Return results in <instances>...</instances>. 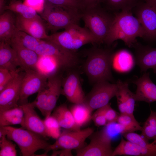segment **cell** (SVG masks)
Returning <instances> with one entry per match:
<instances>
[{"label": "cell", "instance_id": "1", "mask_svg": "<svg viewBox=\"0 0 156 156\" xmlns=\"http://www.w3.org/2000/svg\"><path fill=\"white\" fill-rule=\"evenodd\" d=\"M131 10H122L115 14L105 43L109 45L114 41L120 39L129 47H131L137 42V37L143 38V29Z\"/></svg>", "mask_w": 156, "mask_h": 156}, {"label": "cell", "instance_id": "2", "mask_svg": "<svg viewBox=\"0 0 156 156\" xmlns=\"http://www.w3.org/2000/svg\"><path fill=\"white\" fill-rule=\"evenodd\" d=\"M10 126H0V137L6 136L18 146L23 156H36L35 152L43 149L48 151L50 145L41 135L27 129Z\"/></svg>", "mask_w": 156, "mask_h": 156}, {"label": "cell", "instance_id": "3", "mask_svg": "<svg viewBox=\"0 0 156 156\" xmlns=\"http://www.w3.org/2000/svg\"><path fill=\"white\" fill-rule=\"evenodd\" d=\"M114 53L109 49H95L89 53L84 66L89 80L94 83L113 80L112 59Z\"/></svg>", "mask_w": 156, "mask_h": 156}, {"label": "cell", "instance_id": "4", "mask_svg": "<svg viewBox=\"0 0 156 156\" xmlns=\"http://www.w3.org/2000/svg\"><path fill=\"white\" fill-rule=\"evenodd\" d=\"M114 15L112 16L98 6L85 9L81 17L86 28L90 32L96 43L104 42L109 32Z\"/></svg>", "mask_w": 156, "mask_h": 156}, {"label": "cell", "instance_id": "5", "mask_svg": "<svg viewBox=\"0 0 156 156\" xmlns=\"http://www.w3.org/2000/svg\"><path fill=\"white\" fill-rule=\"evenodd\" d=\"M53 42L68 50L74 52L89 43H96L89 31L78 24L71 25L62 32L49 36L46 40Z\"/></svg>", "mask_w": 156, "mask_h": 156}, {"label": "cell", "instance_id": "6", "mask_svg": "<svg viewBox=\"0 0 156 156\" xmlns=\"http://www.w3.org/2000/svg\"><path fill=\"white\" fill-rule=\"evenodd\" d=\"M41 13L48 28L53 31L65 29L73 25L78 24L81 18V12L79 10L65 9L46 2Z\"/></svg>", "mask_w": 156, "mask_h": 156}, {"label": "cell", "instance_id": "7", "mask_svg": "<svg viewBox=\"0 0 156 156\" xmlns=\"http://www.w3.org/2000/svg\"><path fill=\"white\" fill-rule=\"evenodd\" d=\"M35 51L40 56H47L54 58L61 68H72L75 66L78 62V57L74 52L49 41L42 40Z\"/></svg>", "mask_w": 156, "mask_h": 156}, {"label": "cell", "instance_id": "8", "mask_svg": "<svg viewBox=\"0 0 156 156\" xmlns=\"http://www.w3.org/2000/svg\"><path fill=\"white\" fill-rule=\"evenodd\" d=\"M117 90L116 83L102 81L94 83L90 92L85 96L83 103L92 111L101 108L109 103L115 96Z\"/></svg>", "mask_w": 156, "mask_h": 156}, {"label": "cell", "instance_id": "9", "mask_svg": "<svg viewBox=\"0 0 156 156\" xmlns=\"http://www.w3.org/2000/svg\"><path fill=\"white\" fill-rule=\"evenodd\" d=\"M93 132L94 130L92 128L77 130L64 129L56 141L50 145L48 151L58 149H79L85 146L86 139Z\"/></svg>", "mask_w": 156, "mask_h": 156}, {"label": "cell", "instance_id": "10", "mask_svg": "<svg viewBox=\"0 0 156 156\" xmlns=\"http://www.w3.org/2000/svg\"><path fill=\"white\" fill-rule=\"evenodd\" d=\"M22 80L18 105L28 103L30 96L38 93L47 86L48 77L36 70L27 69Z\"/></svg>", "mask_w": 156, "mask_h": 156}, {"label": "cell", "instance_id": "11", "mask_svg": "<svg viewBox=\"0 0 156 156\" xmlns=\"http://www.w3.org/2000/svg\"><path fill=\"white\" fill-rule=\"evenodd\" d=\"M135 14L143 29V38L156 40V8L146 2H140L135 7Z\"/></svg>", "mask_w": 156, "mask_h": 156}, {"label": "cell", "instance_id": "12", "mask_svg": "<svg viewBox=\"0 0 156 156\" xmlns=\"http://www.w3.org/2000/svg\"><path fill=\"white\" fill-rule=\"evenodd\" d=\"M90 141L87 146L77 150V156H112V140L101 130L91 135Z\"/></svg>", "mask_w": 156, "mask_h": 156}, {"label": "cell", "instance_id": "13", "mask_svg": "<svg viewBox=\"0 0 156 156\" xmlns=\"http://www.w3.org/2000/svg\"><path fill=\"white\" fill-rule=\"evenodd\" d=\"M18 73L8 85L0 92V111L19 106L21 84L25 72Z\"/></svg>", "mask_w": 156, "mask_h": 156}, {"label": "cell", "instance_id": "14", "mask_svg": "<svg viewBox=\"0 0 156 156\" xmlns=\"http://www.w3.org/2000/svg\"><path fill=\"white\" fill-rule=\"evenodd\" d=\"M62 94L73 104L84 102L85 96L81 86L79 75L77 73L70 72L62 81Z\"/></svg>", "mask_w": 156, "mask_h": 156}, {"label": "cell", "instance_id": "15", "mask_svg": "<svg viewBox=\"0 0 156 156\" xmlns=\"http://www.w3.org/2000/svg\"><path fill=\"white\" fill-rule=\"evenodd\" d=\"M16 29L39 39L46 40L49 37L40 17L27 18L17 15L15 18Z\"/></svg>", "mask_w": 156, "mask_h": 156}, {"label": "cell", "instance_id": "16", "mask_svg": "<svg viewBox=\"0 0 156 156\" xmlns=\"http://www.w3.org/2000/svg\"><path fill=\"white\" fill-rule=\"evenodd\" d=\"M149 75V72H145L133 82L137 86L134 93L136 101L149 103L156 101V85L152 81Z\"/></svg>", "mask_w": 156, "mask_h": 156}, {"label": "cell", "instance_id": "17", "mask_svg": "<svg viewBox=\"0 0 156 156\" xmlns=\"http://www.w3.org/2000/svg\"><path fill=\"white\" fill-rule=\"evenodd\" d=\"M116 94L120 114L133 115L135 101L134 93L129 89L127 83L118 80Z\"/></svg>", "mask_w": 156, "mask_h": 156}, {"label": "cell", "instance_id": "18", "mask_svg": "<svg viewBox=\"0 0 156 156\" xmlns=\"http://www.w3.org/2000/svg\"><path fill=\"white\" fill-rule=\"evenodd\" d=\"M24 114L25 128L37 133L45 138L48 137L44 120L36 112L32 102L19 105Z\"/></svg>", "mask_w": 156, "mask_h": 156}, {"label": "cell", "instance_id": "19", "mask_svg": "<svg viewBox=\"0 0 156 156\" xmlns=\"http://www.w3.org/2000/svg\"><path fill=\"white\" fill-rule=\"evenodd\" d=\"M135 50V61L141 71L152 69L156 72V48L144 46L136 42L133 46Z\"/></svg>", "mask_w": 156, "mask_h": 156}, {"label": "cell", "instance_id": "20", "mask_svg": "<svg viewBox=\"0 0 156 156\" xmlns=\"http://www.w3.org/2000/svg\"><path fill=\"white\" fill-rule=\"evenodd\" d=\"M62 80L56 74L48 78L47 86L48 92L44 114L45 118L50 116L55 109L60 95L62 94Z\"/></svg>", "mask_w": 156, "mask_h": 156}, {"label": "cell", "instance_id": "21", "mask_svg": "<svg viewBox=\"0 0 156 156\" xmlns=\"http://www.w3.org/2000/svg\"><path fill=\"white\" fill-rule=\"evenodd\" d=\"M20 68L21 65L16 53L10 43L0 41V68L14 71Z\"/></svg>", "mask_w": 156, "mask_h": 156}, {"label": "cell", "instance_id": "22", "mask_svg": "<svg viewBox=\"0 0 156 156\" xmlns=\"http://www.w3.org/2000/svg\"><path fill=\"white\" fill-rule=\"evenodd\" d=\"M10 44L16 53L22 69L37 70L40 55L35 51L18 45Z\"/></svg>", "mask_w": 156, "mask_h": 156}, {"label": "cell", "instance_id": "23", "mask_svg": "<svg viewBox=\"0 0 156 156\" xmlns=\"http://www.w3.org/2000/svg\"><path fill=\"white\" fill-rule=\"evenodd\" d=\"M135 64V60L131 53L129 51L124 49L114 53L112 67L116 71L125 73L131 70Z\"/></svg>", "mask_w": 156, "mask_h": 156}, {"label": "cell", "instance_id": "24", "mask_svg": "<svg viewBox=\"0 0 156 156\" xmlns=\"http://www.w3.org/2000/svg\"><path fill=\"white\" fill-rule=\"evenodd\" d=\"M53 111L51 115L56 119L61 127L70 130L81 129L76 125L71 112L66 104L60 105Z\"/></svg>", "mask_w": 156, "mask_h": 156}, {"label": "cell", "instance_id": "25", "mask_svg": "<svg viewBox=\"0 0 156 156\" xmlns=\"http://www.w3.org/2000/svg\"><path fill=\"white\" fill-rule=\"evenodd\" d=\"M17 125H20L25 128L24 112L19 105L0 111V126Z\"/></svg>", "mask_w": 156, "mask_h": 156}, {"label": "cell", "instance_id": "26", "mask_svg": "<svg viewBox=\"0 0 156 156\" xmlns=\"http://www.w3.org/2000/svg\"><path fill=\"white\" fill-rule=\"evenodd\" d=\"M6 11L0 16V40L9 42L11 36L16 29V17L12 12Z\"/></svg>", "mask_w": 156, "mask_h": 156}, {"label": "cell", "instance_id": "27", "mask_svg": "<svg viewBox=\"0 0 156 156\" xmlns=\"http://www.w3.org/2000/svg\"><path fill=\"white\" fill-rule=\"evenodd\" d=\"M42 40L16 29L11 36L9 42L35 51Z\"/></svg>", "mask_w": 156, "mask_h": 156}, {"label": "cell", "instance_id": "28", "mask_svg": "<svg viewBox=\"0 0 156 156\" xmlns=\"http://www.w3.org/2000/svg\"><path fill=\"white\" fill-rule=\"evenodd\" d=\"M69 109L76 125L80 128L87 125L92 120L93 111L83 103L73 104Z\"/></svg>", "mask_w": 156, "mask_h": 156}, {"label": "cell", "instance_id": "29", "mask_svg": "<svg viewBox=\"0 0 156 156\" xmlns=\"http://www.w3.org/2000/svg\"><path fill=\"white\" fill-rule=\"evenodd\" d=\"M7 10L16 13L25 18L40 17L34 9L18 0H12L5 5L4 10Z\"/></svg>", "mask_w": 156, "mask_h": 156}, {"label": "cell", "instance_id": "30", "mask_svg": "<svg viewBox=\"0 0 156 156\" xmlns=\"http://www.w3.org/2000/svg\"><path fill=\"white\" fill-rule=\"evenodd\" d=\"M142 127V135L148 141L156 140V111L151 110Z\"/></svg>", "mask_w": 156, "mask_h": 156}, {"label": "cell", "instance_id": "31", "mask_svg": "<svg viewBox=\"0 0 156 156\" xmlns=\"http://www.w3.org/2000/svg\"><path fill=\"white\" fill-rule=\"evenodd\" d=\"M109 9L112 10H131L140 2L139 0H104Z\"/></svg>", "mask_w": 156, "mask_h": 156}, {"label": "cell", "instance_id": "32", "mask_svg": "<svg viewBox=\"0 0 156 156\" xmlns=\"http://www.w3.org/2000/svg\"><path fill=\"white\" fill-rule=\"evenodd\" d=\"M43 120L48 137L57 139L61 132V127L56 119L51 115Z\"/></svg>", "mask_w": 156, "mask_h": 156}, {"label": "cell", "instance_id": "33", "mask_svg": "<svg viewBox=\"0 0 156 156\" xmlns=\"http://www.w3.org/2000/svg\"><path fill=\"white\" fill-rule=\"evenodd\" d=\"M117 122L127 128L130 132L142 131V127L136 120L134 115L120 114Z\"/></svg>", "mask_w": 156, "mask_h": 156}, {"label": "cell", "instance_id": "34", "mask_svg": "<svg viewBox=\"0 0 156 156\" xmlns=\"http://www.w3.org/2000/svg\"><path fill=\"white\" fill-rule=\"evenodd\" d=\"M101 130L112 140L113 137L116 135L130 132L127 128L117 122L108 123Z\"/></svg>", "mask_w": 156, "mask_h": 156}, {"label": "cell", "instance_id": "35", "mask_svg": "<svg viewBox=\"0 0 156 156\" xmlns=\"http://www.w3.org/2000/svg\"><path fill=\"white\" fill-rule=\"evenodd\" d=\"M6 137L3 135L0 137V156H16L15 145Z\"/></svg>", "mask_w": 156, "mask_h": 156}, {"label": "cell", "instance_id": "36", "mask_svg": "<svg viewBox=\"0 0 156 156\" xmlns=\"http://www.w3.org/2000/svg\"><path fill=\"white\" fill-rule=\"evenodd\" d=\"M46 2L57 7L70 10L83 9L79 1L77 0H45Z\"/></svg>", "mask_w": 156, "mask_h": 156}, {"label": "cell", "instance_id": "37", "mask_svg": "<svg viewBox=\"0 0 156 156\" xmlns=\"http://www.w3.org/2000/svg\"><path fill=\"white\" fill-rule=\"evenodd\" d=\"M22 70H23L21 68L14 71L0 68V92L8 85L17 74Z\"/></svg>", "mask_w": 156, "mask_h": 156}, {"label": "cell", "instance_id": "38", "mask_svg": "<svg viewBox=\"0 0 156 156\" xmlns=\"http://www.w3.org/2000/svg\"><path fill=\"white\" fill-rule=\"evenodd\" d=\"M48 90L47 86L38 93L35 100L32 102L34 107L37 108L44 116L46 104Z\"/></svg>", "mask_w": 156, "mask_h": 156}, {"label": "cell", "instance_id": "39", "mask_svg": "<svg viewBox=\"0 0 156 156\" xmlns=\"http://www.w3.org/2000/svg\"><path fill=\"white\" fill-rule=\"evenodd\" d=\"M126 140L129 142L142 147L148 146L150 143L141 134H139L134 132L125 133L122 135Z\"/></svg>", "mask_w": 156, "mask_h": 156}, {"label": "cell", "instance_id": "40", "mask_svg": "<svg viewBox=\"0 0 156 156\" xmlns=\"http://www.w3.org/2000/svg\"><path fill=\"white\" fill-rule=\"evenodd\" d=\"M99 109L104 114L108 123L117 122L119 115L117 112L112 107L109 103Z\"/></svg>", "mask_w": 156, "mask_h": 156}, {"label": "cell", "instance_id": "41", "mask_svg": "<svg viewBox=\"0 0 156 156\" xmlns=\"http://www.w3.org/2000/svg\"><path fill=\"white\" fill-rule=\"evenodd\" d=\"M92 120L98 127L104 126L108 123L104 114L99 109H96L92 114Z\"/></svg>", "mask_w": 156, "mask_h": 156}, {"label": "cell", "instance_id": "42", "mask_svg": "<svg viewBox=\"0 0 156 156\" xmlns=\"http://www.w3.org/2000/svg\"><path fill=\"white\" fill-rule=\"evenodd\" d=\"M44 0H24V3L34 9L37 12L44 10Z\"/></svg>", "mask_w": 156, "mask_h": 156}, {"label": "cell", "instance_id": "43", "mask_svg": "<svg viewBox=\"0 0 156 156\" xmlns=\"http://www.w3.org/2000/svg\"><path fill=\"white\" fill-rule=\"evenodd\" d=\"M104 0H81L80 1L83 9L94 7Z\"/></svg>", "mask_w": 156, "mask_h": 156}, {"label": "cell", "instance_id": "44", "mask_svg": "<svg viewBox=\"0 0 156 156\" xmlns=\"http://www.w3.org/2000/svg\"><path fill=\"white\" fill-rule=\"evenodd\" d=\"M72 150L69 149H62L61 150H53L51 156H73Z\"/></svg>", "mask_w": 156, "mask_h": 156}, {"label": "cell", "instance_id": "45", "mask_svg": "<svg viewBox=\"0 0 156 156\" xmlns=\"http://www.w3.org/2000/svg\"><path fill=\"white\" fill-rule=\"evenodd\" d=\"M5 5V0H0V14L4 11Z\"/></svg>", "mask_w": 156, "mask_h": 156}, {"label": "cell", "instance_id": "46", "mask_svg": "<svg viewBox=\"0 0 156 156\" xmlns=\"http://www.w3.org/2000/svg\"><path fill=\"white\" fill-rule=\"evenodd\" d=\"M145 2L156 8V0H145Z\"/></svg>", "mask_w": 156, "mask_h": 156}, {"label": "cell", "instance_id": "47", "mask_svg": "<svg viewBox=\"0 0 156 156\" xmlns=\"http://www.w3.org/2000/svg\"><path fill=\"white\" fill-rule=\"evenodd\" d=\"M155 73L156 74V72H155Z\"/></svg>", "mask_w": 156, "mask_h": 156}]
</instances>
